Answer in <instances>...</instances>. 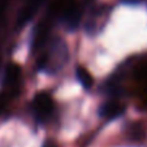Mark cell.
I'll return each instance as SVG.
<instances>
[{
    "instance_id": "6da1fadb",
    "label": "cell",
    "mask_w": 147,
    "mask_h": 147,
    "mask_svg": "<svg viewBox=\"0 0 147 147\" xmlns=\"http://www.w3.org/2000/svg\"><path fill=\"white\" fill-rule=\"evenodd\" d=\"M53 100L46 92H39L33 99V112L40 122L47 121L53 112Z\"/></svg>"
},
{
    "instance_id": "52a82bcc",
    "label": "cell",
    "mask_w": 147,
    "mask_h": 147,
    "mask_svg": "<svg viewBox=\"0 0 147 147\" xmlns=\"http://www.w3.org/2000/svg\"><path fill=\"white\" fill-rule=\"evenodd\" d=\"M43 147H57V146H56V143H53L52 141H47L43 144Z\"/></svg>"
},
{
    "instance_id": "8992f818",
    "label": "cell",
    "mask_w": 147,
    "mask_h": 147,
    "mask_svg": "<svg viewBox=\"0 0 147 147\" xmlns=\"http://www.w3.org/2000/svg\"><path fill=\"white\" fill-rule=\"evenodd\" d=\"M76 74H77L78 81H80L81 85H82L85 89H90V87L92 86V82H94V80H92L91 74H90V73L87 72L85 68L78 67V68H77V72H76Z\"/></svg>"
},
{
    "instance_id": "3957f363",
    "label": "cell",
    "mask_w": 147,
    "mask_h": 147,
    "mask_svg": "<svg viewBox=\"0 0 147 147\" xmlns=\"http://www.w3.org/2000/svg\"><path fill=\"white\" fill-rule=\"evenodd\" d=\"M20 78H21V68L17 64H9L4 73V80L3 85L8 94H11L20 83Z\"/></svg>"
},
{
    "instance_id": "7a4b0ae2",
    "label": "cell",
    "mask_w": 147,
    "mask_h": 147,
    "mask_svg": "<svg viewBox=\"0 0 147 147\" xmlns=\"http://www.w3.org/2000/svg\"><path fill=\"white\" fill-rule=\"evenodd\" d=\"M124 111H125V106L120 100L113 98V99L108 100V102L103 103L99 109V115L104 120H113L121 116L124 113Z\"/></svg>"
},
{
    "instance_id": "ba28073f",
    "label": "cell",
    "mask_w": 147,
    "mask_h": 147,
    "mask_svg": "<svg viewBox=\"0 0 147 147\" xmlns=\"http://www.w3.org/2000/svg\"><path fill=\"white\" fill-rule=\"evenodd\" d=\"M126 3H138L139 0H125Z\"/></svg>"
},
{
    "instance_id": "5b68a950",
    "label": "cell",
    "mask_w": 147,
    "mask_h": 147,
    "mask_svg": "<svg viewBox=\"0 0 147 147\" xmlns=\"http://www.w3.org/2000/svg\"><path fill=\"white\" fill-rule=\"evenodd\" d=\"M126 136L130 139L131 142H136V143H141L142 141L146 137V131L142 124L138 122H131L128 125V129H126Z\"/></svg>"
},
{
    "instance_id": "277c9868",
    "label": "cell",
    "mask_w": 147,
    "mask_h": 147,
    "mask_svg": "<svg viewBox=\"0 0 147 147\" xmlns=\"http://www.w3.org/2000/svg\"><path fill=\"white\" fill-rule=\"evenodd\" d=\"M43 1H45V0H28L26 5L20 12L18 20H17L18 25H24V24L28 22L29 20L35 14V12L39 9V7H40V4L43 3Z\"/></svg>"
}]
</instances>
